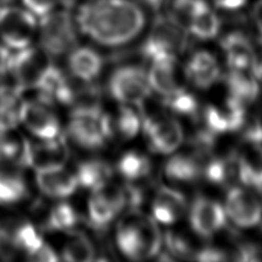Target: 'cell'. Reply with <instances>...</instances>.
Returning <instances> with one entry per match:
<instances>
[{
    "label": "cell",
    "mask_w": 262,
    "mask_h": 262,
    "mask_svg": "<svg viewBox=\"0 0 262 262\" xmlns=\"http://www.w3.org/2000/svg\"><path fill=\"white\" fill-rule=\"evenodd\" d=\"M74 18L78 31L105 48H122L147 25L146 8L136 0H83Z\"/></svg>",
    "instance_id": "1"
},
{
    "label": "cell",
    "mask_w": 262,
    "mask_h": 262,
    "mask_svg": "<svg viewBox=\"0 0 262 262\" xmlns=\"http://www.w3.org/2000/svg\"><path fill=\"white\" fill-rule=\"evenodd\" d=\"M116 244L124 256L131 260H147L160 253L162 235L156 220L130 210L116 229Z\"/></svg>",
    "instance_id": "2"
},
{
    "label": "cell",
    "mask_w": 262,
    "mask_h": 262,
    "mask_svg": "<svg viewBox=\"0 0 262 262\" xmlns=\"http://www.w3.org/2000/svg\"><path fill=\"white\" fill-rule=\"evenodd\" d=\"M114 133L111 116L99 105L75 106L68 124L73 142L86 149H98L108 143Z\"/></svg>",
    "instance_id": "3"
},
{
    "label": "cell",
    "mask_w": 262,
    "mask_h": 262,
    "mask_svg": "<svg viewBox=\"0 0 262 262\" xmlns=\"http://www.w3.org/2000/svg\"><path fill=\"white\" fill-rule=\"evenodd\" d=\"M188 30L169 13L159 14L153 21L147 38L142 45V54L148 61L177 59L188 44Z\"/></svg>",
    "instance_id": "4"
},
{
    "label": "cell",
    "mask_w": 262,
    "mask_h": 262,
    "mask_svg": "<svg viewBox=\"0 0 262 262\" xmlns=\"http://www.w3.org/2000/svg\"><path fill=\"white\" fill-rule=\"evenodd\" d=\"M40 46L51 58L72 52L77 41V27L72 9L60 7L39 20Z\"/></svg>",
    "instance_id": "5"
},
{
    "label": "cell",
    "mask_w": 262,
    "mask_h": 262,
    "mask_svg": "<svg viewBox=\"0 0 262 262\" xmlns=\"http://www.w3.org/2000/svg\"><path fill=\"white\" fill-rule=\"evenodd\" d=\"M38 26L37 17L23 6L0 8V38L8 49L29 48Z\"/></svg>",
    "instance_id": "6"
},
{
    "label": "cell",
    "mask_w": 262,
    "mask_h": 262,
    "mask_svg": "<svg viewBox=\"0 0 262 262\" xmlns=\"http://www.w3.org/2000/svg\"><path fill=\"white\" fill-rule=\"evenodd\" d=\"M111 96L122 105L140 106L151 93L147 74L136 64H125L114 70L108 81Z\"/></svg>",
    "instance_id": "7"
},
{
    "label": "cell",
    "mask_w": 262,
    "mask_h": 262,
    "mask_svg": "<svg viewBox=\"0 0 262 262\" xmlns=\"http://www.w3.org/2000/svg\"><path fill=\"white\" fill-rule=\"evenodd\" d=\"M125 207L127 199L124 189L108 182L101 188L92 191L88 203L89 222L97 230H104Z\"/></svg>",
    "instance_id": "8"
},
{
    "label": "cell",
    "mask_w": 262,
    "mask_h": 262,
    "mask_svg": "<svg viewBox=\"0 0 262 262\" xmlns=\"http://www.w3.org/2000/svg\"><path fill=\"white\" fill-rule=\"evenodd\" d=\"M50 58L43 49L36 48H26L12 53L8 67L15 76L21 91L39 85L52 64Z\"/></svg>",
    "instance_id": "9"
},
{
    "label": "cell",
    "mask_w": 262,
    "mask_h": 262,
    "mask_svg": "<svg viewBox=\"0 0 262 262\" xmlns=\"http://www.w3.org/2000/svg\"><path fill=\"white\" fill-rule=\"evenodd\" d=\"M142 127L148 147L154 153L170 154L183 143V129L170 116L151 115L144 119Z\"/></svg>",
    "instance_id": "10"
},
{
    "label": "cell",
    "mask_w": 262,
    "mask_h": 262,
    "mask_svg": "<svg viewBox=\"0 0 262 262\" xmlns=\"http://www.w3.org/2000/svg\"><path fill=\"white\" fill-rule=\"evenodd\" d=\"M227 217L238 228H254L262 222V205L258 193L249 188L232 186L226 198Z\"/></svg>",
    "instance_id": "11"
},
{
    "label": "cell",
    "mask_w": 262,
    "mask_h": 262,
    "mask_svg": "<svg viewBox=\"0 0 262 262\" xmlns=\"http://www.w3.org/2000/svg\"><path fill=\"white\" fill-rule=\"evenodd\" d=\"M189 220L195 235L208 238L226 226L227 214L217 201L207 196H198L191 205Z\"/></svg>",
    "instance_id": "12"
},
{
    "label": "cell",
    "mask_w": 262,
    "mask_h": 262,
    "mask_svg": "<svg viewBox=\"0 0 262 262\" xmlns=\"http://www.w3.org/2000/svg\"><path fill=\"white\" fill-rule=\"evenodd\" d=\"M21 122L36 137L52 139L60 134V122L52 107L39 101H23Z\"/></svg>",
    "instance_id": "13"
},
{
    "label": "cell",
    "mask_w": 262,
    "mask_h": 262,
    "mask_svg": "<svg viewBox=\"0 0 262 262\" xmlns=\"http://www.w3.org/2000/svg\"><path fill=\"white\" fill-rule=\"evenodd\" d=\"M69 157V148L63 136L43 139L41 143L28 144L27 165L36 170L64 167Z\"/></svg>",
    "instance_id": "14"
},
{
    "label": "cell",
    "mask_w": 262,
    "mask_h": 262,
    "mask_svg": "<svg viewBox=\"0 0 262 262\" xmlns=\"http://www.w3.org/2000/svg\"><path fill=\"white\" fill-rule=\"evenodd\" d=\"M36 183L46 196L64 199L73 195L78 188V182L74 172L64 167H54L36 170Z\"/></svg>",
    "instance_id": "15"
},
{
    "label": "cell",
    "mask_w": 262,
    "mask_h": 262,
    "mask_svg": "<svg viewBox=\"0 0 262 262\" xmlns=\"http://www.w3.org/2000/svg\"><path fill=\"white\" fill-rule=\"evenodd\" d=\"M186 210V200L183 193L175 189H159L152 201V214L157 222L170 226L179 222L184 216Z\"/></svg>",
    "instance_id": "16"
},
{
    "label": "cell",
    "mask_w": 262,
    "mask_h": 262,
    "mask_svg": "<svg viewBox=\"0 0 262 262\" xmlns=\"http://www.w3.org/2000/svg\"><path fill=\"white\" fill-rule=\"evenodd\" d=\"M208 156L199 152L179 153L166 162L163 171L168 180L177 183H191L203 177L204 162Z\"/></svg>",
    "instance_id": "17"
},
{
    "label": "cell",
    "mask_w": 262,
    "mask_h": 262,
    "mask_svg": "<svg viewBox=\"0 0 262 262\" xmlns=\"http://www.w3.org/2000/svg\"><path fill=\"white\" fill-rule=\"evenodd\" d=\"M185 75L195 88L208 89L219 81L221 69L212 53L208 51H198L186 63Z\"/></svg>",
    "instance_id": "18"
},
{
    "label": "cell",
    "mask_w": 262,
    "mask_h": 262,
    "mask_svg": "<svg viewBox=\"0 0 262 262\" xmlns=\"http://www.w3.org/2000/svg\"><path fill=\"white\" fill-rule=\"evenodd\" d=\"M221 46L230 69H250L258 58L249 36L242 31L229 32Z\"/></svg>",
    "instance_id": "19"
},
{
    "label": "cell",
    "mask_w": 262,
    "mask_h": 262,
    "mask_svg": "<svg viewBox=\"0 0 262 262\" xmlns=\"http://www.w3.org/2000/svg\"><path fill=\"white\" fill-rule=\"evenodd\" d=\"M69 70L75 78L91 83L104 68V58L91 48H75L69 54Z\"/></svg>",
    "instance_id": "20"
},
{
    "label": "cell",
    "mask_w": 262,
    "mask_h": 262,
    "mask_svg": "<svg viewBox=\"0 0 262 262\" xmlns=\"http://www.w3.org/2000/svg\"><path fill=\"white\" fill-rule=\"evenodd\" d=\"M20 168L15 165H0V206L17 204L29 195Z\"/></svg>",
    "instance_id": "21"
},
{
    "label": "cell",
    "mask_w": 262,
    "mask_h": 262,
    "mask_svg": "<svg viewBox=\"0 0 262 262\" xmlns=\"http://www.w3.org/2000/svg\"><path fill=\"white\" fill-rule=\"evenodd\" d=\"M176 61L177 59H163L151 62L147 73L149 88L162 98L169 96L181 86L177 79Z\"/></svg>",
    "instance_id": "22"
},
{
    "label": "cell",
    "mask_w": 262,
    "mask_h": 262,
    "mask_svg": "<svg viewBox=\"0 0 262 262\" xmlns=\"http://www.w3.org/2000/svg\"><path fill=\"white\" fill-rule=\"evenodd\" d=\"M229 96L244 105L251 104L260 93V82L249 69H230L227 75Z\"/></svg>",
    "instance_id": "23"
},
{
    "label": "cell",
    "mask_w": 262,
    "mask_h": 262,
    "mask_svg": "<svg viewBox=\"0 0 262 262\" xmlns=\"http://www.w3.org/2000/svg\"><path fill=\"white\" fill-rule=\"evenodd\" d=\"M78 186L95 191L111 182L113 170L112 167L104 160L90 159L78 163L76 172Z\"/></svg>",
    "instance_id": "24"
},
{
    "label": "cell",
    "mask_w": 262,
    "mask_h": 262,
    "mask_svg": "<svg viewBox=\"0 0 262 262\" xmlns=\"http://www.w3.org/2000/svg\"><path fill=\"white\" fill-rule=\"evenodd\" d=\"M221 18L208 5L191 18L186 30L196 39L209 40L215 38L221 30Z\"/></svg>",
    "instance_id": "25"
},
{
    "label": "cell",
    "mask_w": 262,
    "mask_h": 262,
    "mask_svg": "<svg viewBox=\"0 0 262 262\" xmlns=\"http://www.w3.org/2000/svg\"><path fill=\"white\" fill-rule=\"evenodd\" d=\"M151 169V162L148 158L137 151L125 152L116 163V170L130 183L144 180L149 175Z\"/></svg>",
    "instance_id": "26"
},
{
    "label": "cell",
    "mask_w": 262,
    "mask_h": 262,
    "mask_svg": "<svg viewBox=\"0 0 262 262\" xmlns=\"http://www.w3.org/2000/svg\"><path fill=\"white\" fill-rule=\"evenodd\" d=\"M78 220L79 215L72 205L59 203L50 208L43 230L49 232L72 231Z\"/></svg>",
    "instance_id": "27"
},
{
    "label": "cell",
    "mask_w": 262,
    "mask_h": 262,
    "mask_svg": "<svg viewBox=\"0 0 262 262\" xmlns=\"http://www.w3.org/2000/svg\"><path fill=\"white\" fill-rule=\"evenodd\" d=\"M62 259L70 262H86L95 259V247L92 242L81 232L70 233L62 246Z\"/></svg>",
    "instance_id": "28"
},
{
    "label": "cell",
    "mask_w": 262,
    "mask_h": 262,
    "mask_svg": "<svg viewBox=\"0 0 262 262\" xmlns=\"http://www.w3.org/2000/svg\"><path fill=\"white\" fill-rule=\"evenodd\" d=\"M163 105L169 108L172 113L180 116L194 118L198 114L199 105L192 93L180 86L169 96L163 97Z\"/></svg>",
    "instance_id": "29"
},
{
    "label": "cell",
    "mask_w": 262,
    "mask_h": 262,
    "mask_svg": "<svg viewBox=\"0 0 262 262\" xmlns=\"http://www.w3.org/2000/svg\"><path fill=\"white\" fill-rule=\"evenodd\" d=\"M139 113L131 105H122L115 121V129L123 139H133L142 128Z\"/></svg>",
    "instance_id": "30"
},
{
    "label": "cell",
    "mask_w": 262,
    "mask_h": 262,
    "mask_svg": "<svg viewBox=\"0 0 262 262\" xmlns=\"http://www.w3.org/2000/svg\"><path fill=\"white\" fill-rule=\"evenodd\" d=\"M162 242L165 243L168 250V254L179 259H193L195 250L191 245L190 241L184 235L169 231L162 236Z\"/></svg>",
    "instance_id": "31"
},
{
    "label": "cell",
    "mask_w": 262,
    "mask_h": 262,
    "mask_svg": "<svg viewBox=\"0 0 262 262\" xmlns=\"http://www.w3.org/2000/svg\"><path fill=\"white\" fill-rule=\"evenodd\" d=\"M233 256L231 259L236 261H261L262 251L258 245L252 243H241L236 250L232 252Z\"/></svg>",
    "instance_id": "32"
},
{
    "label": "cell",
    "mask_w": 262,
    "mask_h": 262,
    "mask_svg": "<svg viewBox=\"0 0 262 262\" xmlns=\"http://www.w3.org/2000/svg\"><path fill=\"white\" fill-rule=\"evenodd\" d=\"M198 261H224L228 260V256L226 252L222 250L215 249V247H205L195 252L194 258Z\"/></svg>",
    "instance_id": "33"
},
{
    "label": "cell",
    "mask_w": 262,
    "mask_h": 262,
    "mask_svg": "<svg viewBox=\"0 0 262 262\" xmlns=\"http://www.w3.org/2000/svg\"><path fill=\"white\" fill-rule=\"evenodd\" d=\"M213 6L222 12L235 13L245 7L249 0H212Z\"/></svg>",
    "instance_id": "34"
},
{
    "label": "cell",
    "mask_w": 262,
    "mask_h": 262,
    "mask_svg": "<svg viewBox=\"0 0 262 262\" xmlns=\"http://www.w3.org/2000/svg\"><path fill=\"white\" fill-rule=\"evenodd\" d=\"M31 261H45V262H54L58 261L59 258L55 251L51 247L48 243H44L29 259Z\"/></svg>",
    "instance_id": "35"
},
{
    "label": "cell",
    "mask_w": 262,
    "mask_h": 262,
    "mask_svg": "<svg viewBox=\"0 0 262 262\" xmlns=\"http://www.w3.org/2000/svg\"><path fill=\"white\" fill-rule=\"evenodd\" d=\"M251 17L258 30V34H262V0H255L252 7Z\"/></svg>",
    "instance_id": "36"
},
{
    "label": "cell",
    "mask_w": 262,
    "mask_h": 262,
    "mask_svg": "<svg viewBox=\"0 0 262 262\" xmlns=\"http://www.w3.org/2000/svg\"><path fill=\"white\" fill-rule=\"evenodd\" d=\"M136 2L142 5L144 8L151 9L154 12H160L163 7L167 6L168 0H136Z\"/></svg>",
    "instance_id": "37"
},
{
    "label": "cell",
    "mask_w": 262,
    "mask_h": 262,
    "mask_svg": "<svg viewBox=\"0 0 262 262\" xmlns=\"http://www.w3.org/2000/svg\"><path fill=\"white\" fill-rule=\"evenodd\" d=\"M23 0H0V8L12 7V6H22Z\"/></svg>",
    "instance_id": "38"
},
{
    "label": "cell",
    "mask_w": 262,
    "mask_h": 262,
    "mask_svg": "<svg viewBox=\"0 0 262 262\" xmlns=\"http://www.w3.org/2000/svg\"><path fill=\"white\" fill-rule=\"evenodd\" d=\"M259 41H260V44L262 45V34H259Z\"/></svg>",
    "instance_id": "39"
}]
</instances>
